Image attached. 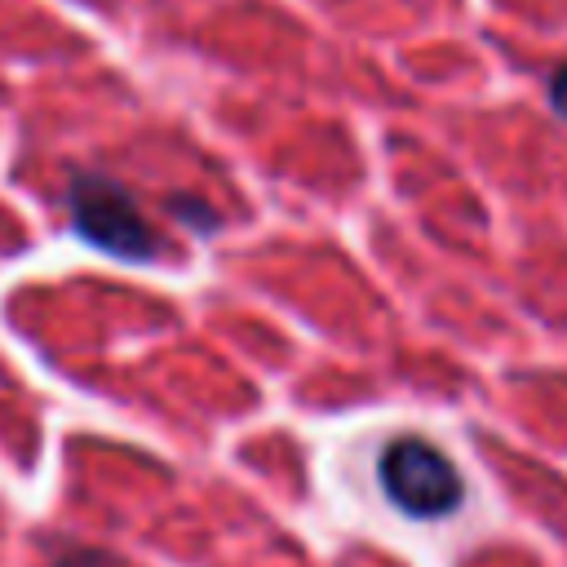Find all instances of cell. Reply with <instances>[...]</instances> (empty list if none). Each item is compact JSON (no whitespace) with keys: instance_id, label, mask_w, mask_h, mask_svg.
Here are the masks:
<instances>
[{"instance_id":"cell-2","label":"cell","mask_w":567,"mask_h":567,"mask_svg":"<svg viewBox=\"0 0 567 567\" xmlns=\"http://www.w3.org/2000/svg\"><path fill=\"white\" fill-rule=\"evenodd\" d=\"M66 204H71V226L84 244L102 248L106 257L120 261H151L159 252L155 230L146 226V217L137 213L133 195L102 177V173H75L66 186Z\"/></svg>"},{"instance_id":"cell-3","label":"cell","mask_w":567,"mask_h":567,"mask_svg":"<svg viewBox=\"0 0 567 567\" xmlns=\"http://www.w3.org/2000/svg\"><path fill=\"white\" fill-rule=\"evenodd\" d=\"M58 567H111V563L102 554H93V549H71V554L58 558Z\"/></svg>"},{"instance_id":"cell-4","label":"cell","mask_w":567,"mask_h":567,"mask_svg":"<svg viewBox=\"0 0 567 567\" xmlns=\"http://www.w3.org/2000/svg\"><path fill=\"white\" fill-rule=\"evenodd\" d=\"M549 102H554V111L567 120V66L554 71V80H549Z\"/></svg>"},{"instance_id":"cell-1","label":"cell","mask_w":567,"mask_h":567,"mask_svg":"<svg viewBox=\"0 0 567 567\" xmlns=\"http://www.w3.org/2000/svg\"><path fill=\"white\" fill-rule=\"evenodd\" d=\"M377 478L385 501L408 518H447L465 501V483L452 456L416 434H399L381 447Z\"/></svg>"}]
</instances>
